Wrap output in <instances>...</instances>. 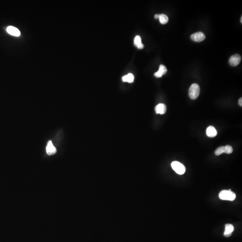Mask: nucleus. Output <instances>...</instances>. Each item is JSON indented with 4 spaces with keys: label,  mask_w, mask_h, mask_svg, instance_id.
I'll return each instance as SVG.
<instances>
[{
    "label": "nucleus",
    "mask_w": 242,
    "mask_h": 242,
    "mask_svg": "<svg viewBox=\"0 0 242 242\" xmlns=\"http://www.w3.org/2000/svg\"><path fill=\"white\" fill-rule=\"evenodd\" d=\"M171 167L173 170L178 174L182 175L184 174L186 168L184 166L179 162L174 161L171 163Z\"/></svg>",
    "instance_id": "7ed1b4c3"
},
{
    "label": "nucleus",
    "mask_w": 242,
    "mask_h": 242,
    "mask_svg": "<svg viewBox=\"0 0 242 242\" xmlns=\"http://www.w3.org/2000/svg\"><path fill=\"white\" fill-rule=\"evenodd\" d=\"M200 93V87L199 85L194 84L191 85L189 90V96L193 100L197 98Z\"/></svg>",
    "instance_id": "f03ea898"
},
{
    "label": "nucleus",
    "mask_w": 242,
    "mask_h": 242,
    "mask_svg": "<svg viewBox=\"0 0 242 242\" xmlns=\"http://www.w3.org/2000/svg\"><path fill=\"white\" fill-rule=\"evenodd\" d=\"M234 226L231 224H227L225 225V230L224 236L225 237H229L232 235V232L234 231Z\"/></svg>",
    "instance_id": "6e6552de"
},
{
    "label": "nucleus",
    "mask_w": 242,
    "mask_h": 242,
    "mask_svg": "<svg viewBox=\"0 0 242 242\" xmlns=\"http://www.w3.org/2000/svg\"><path fill=\"white\" fill-rule=\"evenodd\" d=\"M46 152L47 154L49 155H52L57 153L56 147L54 146L51 141H49L46 147Z\"/></svg>",
    "instance_id": "0eeeda50"
},
{
    "label": "nucleus",
    "mask_w": 242,
    "mask_h": 242,
    "mask_svg": "<svg viewBox=\"0 0 242 242\" xmlns=\"http://www.w3.org/2000/svg\"><path fill=\"white\" fill-rule=\"evenodd\" d=\"M206 134L208 137L213 138L217 135V131L213 126H209L206 130Z\"/></svg>",
    "instance_id": "f8f14e48"
},
{
    "label": "nucleus",
    "mask_w": 242,
    "mask_h": 242,
    "mask_svg": "<svg viewBox=\"0 0 242 242\" xmlns=\"http://www.w3.org/2000/svg\"><path fill=\"white\" fill-rule=\"evenodd\" d=\"M233 149L230 145H227L226 146H221L217 149L215 152V154L217 156L220 155L223 153L227 154H231L233 152Z\"/></svg>",
    "instance_id": "20e7f679"
},
{
    "label": "nucleus",
    "mask_w": 242,
    "mask_h": 242,
    "mask_svg": "<svg viewBox=\"0 0 242 242\" xmlns=\"http://www.w3.org/2000/svg\"><path fill=\"white\" fill-rule=\"evenodd\" d=\"M7 32L9 34L13 36H19L20 35V32L19 29L13 26H9L7 29Z\"/></svg>",
    "instance_id": "9d476101"
},
{
    "label": "nucleus",
    "mask_w": 242,
    "mask_h": 242,
    "mask_svg": "<svg viewBox=\"0 0 242 242\" xmlns=\"http://www.w3.org/2000/svg\"><path fill=\"white\" fill-rule=\"evenodd\" d=\"M240 21H241V23H242V17H241V20H240Z\"/></svg>",
    "instance_id": "a211bd4d"
},
{
    "label": "nucleus",
    "mask_w": 242,
    "mask_h": 242,
    "mask_svg": "<svg viewBox=\"0 0 242 242\" xmlns=\"http://www.w3.org/2000/svg\"><path fill=\"white\" fill-rule=\"evenodd\" d=\"M191 38L194 41L200 42L204 40L205 39V36L203 32H196L192 34L191 36Z\"/></svg>",
    "instance_id": "423d86ee"
},
{
    "label": "nucleus",
    "mask_w": 242,
    "mask_h": 242,
    "mask_svg": "<svg viewBox=\"0 0 242 242\" xmlns=\"http://www.w3.org/2000/svg\"><path fill=\"white\" fill-rule=\"evenodd\" d=\"M241 57L240 55L238 54L232 55L229 59V62L230 65L232 66H236L240 62Z\"/></svg>",
    "instance_id": "39448f33"
},
{
    "label": "nucleus",
    "mask_w": 242,
    "mask_h": 242,
    "mask_svg": "<svg viewBox=\"0 0 242 242\" xmlns=\"http://www.w3.org/2000/svg\"><path fill=\"white\" fill-rule=\"evenodd\" d=\"M155 111L158 114H160V115L165 114L166 111V105L162 103L159 104L156 106Z\"/></svg>",
    "instance_id": "1a4fd4ad"
},
{
    "label": "nucleus",
    "mask_w": 242,
    "mask_h": 242,
    "mask_svg": "<svg viewBox=\"0 0 242 242\" xmlns=\"http://www.w3.org/2000/svg\"><path fill=\"white\" fill-rule=\"evenodd\" d=\"M159 15H156L154 17L156 19H159Z\"/></svg>",
    "instance_id": "f3484780"
},
{
    "label": "nucleus",
    "mask_w": 242,
    "mask_h": 242,
    "mask_svg": "<svg viewBox=\"0 0 242 242\" xmlns=\"http://www.w3.org/2000/svg\"><path fill=\"white\" fill-rule=\"evenodd\" d=\"M219 197L222 200L233 201L236 198V195L235 193L231 192V190H223L220 193Z\"/></svg>",
    "instance_id": "f257e3e1"
},
{
    "label": "nucleus",
    "mask_w": 242,
    "mask_h": 242,
    "mask_svg": "<svg viewBox=\"0 0 242 242\" xmlns=\"http://www.w3.org/2000/svg\"><path fill=\"white\" fill-rule=\"evenodd\" d=\"M167 71V69L165 66L163 65H160L158 71L156 72L154 74V76L157 78L161 77L162 76V75L166 73Z\"/></svg>",
    "instance_id": "9b49d317"
},
{
    "label": "nucleus",
    "mask_w": 242,
    "mask_h": 242,
    "mask_svg": "<svg viewBox=\"0 0 242 242\" xmlns=\"http://www.w3.org/2000/svg\"><path fill=\"white\" fill-rule=\"evenodd\" d=\"M134 44L139 49H142L144 47L143 44L141 42V37L139 36H137L134 39Z\"/></svg>",
    "instance_id": "ddd939ff"
},
{
    "label": "nucleus",
    "mask_w": 242,
    "mask_h": 242,
    "mask_svg": "<svg viewBox=\"0 0 242 242\" xmlns=\"http://www.w3.org/2000/svg\"><path fill=\"white\" fill-rule=\"evenodd\" d=\"M239 105L240 106H242V98H241L239 99Z\"/></svg>",
    "instance_id": "dca6fc26"
},
{
    "label": "nucleus",
    "mask_w": 242,
    "mask_h": 242,
    "mask_svg": "<svg viewBox=\"0 0 242 242\" xmlns=\"http://www.w3.org/2000/svg\"><path fill=\"white\" fill-rule=\"evenodd\" d=\"M159 19L160 23L162 24H165L167 23H168V21H169L168 17L165 14L159 15Z\"/></svg>",
    "instance_id": "2eb2a0df"
},
{
    "label": "nucleus",
    "mask_w": 242,
    "mask_h": 242,
    "mask_svg": "<svg viewBox=\"0 0 242 242\" xmlns=\"http://www.w3.org/2000/svg\"><path fill=\"white\" fill-rule=\"evenodd\" d=\"M122 80L124 82L132 83L134 80V75L131 73H129L122 77Z\"/></svg>",
    "instance_id": "4468645a"
}]
</instances>
